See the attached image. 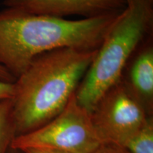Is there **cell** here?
<instances>
[{
	"instance_id": "15",
	"label": "cell",
	"mask_w": 153,
	"mask_h": 153,
	"mask_svg": "<svg viewBox=\"0 0 153 153\" xmlns=\"http://www.w3.org/2000/svg\"><path fill=\"white\" fill-rule=\"evenodd\" d=\"M126 1H127V4H128L129 2H131V0H126Z\"/></svg>"
},
{
	"instance_id": "5",
	"label": "cell",
	"mask_w": 153,
	"mask_h": 153,
	"mask_svg": "<svg viewBox=\"0 0 153 153\" xmlns=\"http://www.w3.org/2000/svg\"><path fill=\"white\" fill-rule=\"evenodd\" d=\"M101 143L120 145L149 118L143 106L118 81L103 95L90 113Z\"/></svg>"
},
{
	"instance_id": "4",
	"label": "cell",
	"mask_w": 153,
	"mask_h": 153,
	"mask_svg": "<svg viewBox=\"0 0 153 153\" xmlns=\"http://www.w3.org/2000/svg\"><path fill=\"white\" fill-rule=\"evenodd\" d=\"M74 94L57 116L33 131L15 137L10 148L18 151L41 148L68 153L94 152L102 143L94 128L90 114L78 104Z\"/></svg>"
},
{
	"instance_id": "11",
	"label": "cell",
	"mask_w": 153,
	"mask_h": 153,
	"mask_svg": "<svg viewBox=\"0 0 153 153\" xmlns=\"http://www.w3.org/2000/svg\"><path fill=\"white\" fill-rule=\"evenodd\" d=\"M14 95V83L0 82V102L12 99Z\"/></svg>"
},
{
	"instance_id": "2",
	"label": "cell",
	"mask_w": 153,
	"mask_h": 153,
	"mask_svg": "<svg viewBox=\"0 0 153 153\" xmlns=\"http://www.w3.org/2000/svg\"><path fill=\"white\" fill-rule=\"evenodd\" d=\"M97 52L62 48L32 60L14 82L16 137L48 123L65 108Z\"/></svg>"
},
{
	"instance_id": "13",
	"label": "cell",
	"mask_w": 153,
	"mask_h": 153,
	"mask_svg": "<svg viewBox=\"0 0 153 153\" xmlns=\"http://www.w3.org/2000/svg\"><path fill=\"white\" fill-rule=\"evenodd\" d=\"M22 153H68L62 151L50 150V149H41V148H28L20 151Z\"/></svg>"
},
{
	"instance_id": "3",
	"label": "cell",
	"mask_w": 153,
	"mask_h": 153,
	"mask_svg": "<svg viewBox=\"0 0 153 153\" xmlns=\"http://www.w3.org/2000/svg\"><path fill=\"white\" fill-rule=\"evenodd\" d=\"M153 0H131L114 23L75 91L77 103L90 114L120 80L140 45L152 35Z\"/></svg>"
},
{
	"instance_id": "9",
	"label": "cell",
	"mask_w": 153,
	"mask_h": 153,
	"mask_svg": "<svg viewBox=\"0 0 153 153\" xmlns=\"http://www.w3.org/2000/svg\"><path fill=\"white\" fill-rule=\"evenodd\" d=\"M15 137L12 100L9 99L0 102V153H8Z\"/></svg>"
},
{
	"instance_id": "14",
	"label": "cell",
	"mask_w": 153,
	"mask_h": 153,
	"mask_svg": "<svg viewBox=\"0 0 153 153\" xmlns=\"http://www.w3.org/2000/svg\"><path fill=\"white\" fill-rule=\"evenodd\" d=\"M8 153H20V152L18 150H12V149L10 148V150H9Z\"/></svg>"
},
{
	"instance_id": "12",
	"label": "cell",
	"mask_w": 153,
	"mask_h": 153,
	"mask_svg": "<svg viewBox=\"0 0 153 153\" xmlns=\"http://www.w3.org/2000/svg\"><path fill=\"white\" fill-rule=\"evenodd\" d=\"M16 79L3 67L0 66V82L7 83H14Z\"/></svg>"
},
{
	"instance_id": "8",
	"label": "cell",
	"mask_w": 153,
	"mask_h": 153,
	"mask_svg": "<svg viewBox=\"0 0 153 153\" xmlns=\"http://www.w3.org/2000/svg\"><path fill=\"white\" fill-rule=\"evenodd\" d=\"M119 146L128 153H153V119L149 118L142 127Z\"/></svg>"
},
{
	"instance_id": "6",
	"label": "cell",
	"mask_w": 153,
	"mask_h": 153,
	"mask_svg": "<svg viewBox=\"0 0 153 153\" xmlns=\"http://www.w3.org/2000/svg\"><path fill=\"white\" fill-rule=\"evenodd\" d=\"M5 8L28 14L65 18L83 19L120 13L127 7L126 0H3Z\"/></svg>"
},
{
	"instance_id": "10",
	"label": "cell",
	"mask_w": 153,
	"mask_h": 153,
	"mask_svg": "<svg viewBox=\"0 0 153 153\" xmlns=\"http://www.w3.org/2000/svg\"><path fill=\"white\" fill-rule=\"evenodd\" d=\"M93 153H128L119 145L111 143H102Z\"/></svg>"
},
{
	"instance_id": "1",
	"label": "cell",
	"mask_w": 153,
	"mask_h": 153,
	"mask_svg": "<svg viewBox=\"0 0 153 153\" xmlns=\"http://www.w3.org/2000/svg\"><path fill=\"white\" fill-rule=\"evenodd\" d=\"M121 12L70 20L5 8L0 11V66L16 79L42 53L98 50Z\"/></svg>"
},
{
	"instance_id": "7",
	"label": "cell",
	"mask_w": 153,
	"mask_h": 153,
	"mask_svg": "<svg viewBox=\"0 0 153 153\" xmlns=\"http://www.w3.org/2000/svg\"><path fill=\"white\" fill-rule=\"evenodd\" d=\"M120 81L133 98L152 116L153 44L149 36L134 53L124 68Z\"/></svg>"
}]
</instances>
